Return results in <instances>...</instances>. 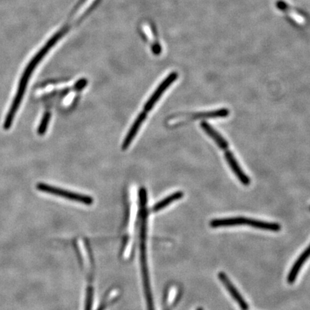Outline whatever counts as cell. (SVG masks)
<instances>
[{
	"instance_id": "14",
	"label": "cell",
	"mask_w": 310,
	"mask_h": 310,
	"mask_svg": "<svg viewBox=\"0 0 310 310\" xmlns=\"http://www.w3.org/2000/svg\"><path fill=\"white\" fill-rule=\"evenodd\" d=\"M50 117L51 115L50 112H45V114H44L43 118H42L41 122H40V125H39V127L38 128V135L43 136L45 135V132L47 131L49 122H50Z\"/></svg>"
},
{
	"instance_id": "12",
	"label": "cell",
	"mask_w": 310,
	"mask_h": 310,
	"mask_svg": "<svg viewBox=\"0 0 310 310\" xmlns=\"http://www.w3.org/2000/svg\"><path fill=\"white\" fill-rule=\"evenodd\" d=\"M276 6H277V8H279V10H282L283 12L288 14V15H290L294 20L296 21L297 23L302 24L305 22V19H304V17L299 15V14L297 13L295 10H292V9L291 8L287 3H285V2H277Z\"/></svg>"
},
{
	"instance_id": "15",
	"label": "cell",
	"mask_w": 310,
	"mask_h": 310,
	"mask_svg": "<svg viewBox=\"0 0 310 310\" xmlns=\"http://www.w3.org/2000/svg\"><path fill=\"white\" fill-rule=\"evenodd\" d=\"M93 303V289L89 287L87 290V296H86V310L92 309Z\"/></svg>"
},
{
	"instance_id": "4",
	"label": "cell",
	"mask_w": 310,
	"mask_h": 310,
	"mask_svg": "<svg viewBox=\"0 0 310 310\" xmlns=\"http://www.w3.org/2000/svg\"><path fill=\"white\" fill-rule=\"evenodd\" d=\"M37 188L40 191L44 192V193L53 194L56 196L68 199V200L85 204V205H91L93 202V198L88 195L73 193V192L63 190L61 188H56V187L49 186L45 183H38L37 185Z\"/></svg>"
},
{
	"instance_id": "13",
	"label": "cell",
	"mask_w": 310,
	"mask_h": 310,
	"mask_svg": "<svg viewBox=\"0 0 310 310\" xmlns=\"http://www.w3.org/2000/svg\"><path fill=\"white\" fill-rule=\"evenodd\" d=\"M183 195H183V192H176V193L170 195V196L167 197V198H164L163 200L158 202V203L153 207L152 211H154V212H157V211H159L160 210L165 209L166 206L170 205L172 202L182 198Z\"/></svg>"
},
{
	"instance_id": "10",
	"label": "cell",
	"mask_w": 310,
	"mask_h": 310,
	"mask_svg": "<svg viewBox=\"0 0 310 310\" xmlns=\"http://www.w3.org/2000/svg\"><path fill=\"white\" fill-rule=\"evenodd\" d=\"M310 256V245L309 247L306 248L305 251L303 252L301 256L297 259L296 261L295 264L291 269L290 274L288 276V282L290 283H293L295 282L296 278L298 275L299 271H300L301 268L302 267L303 264L305 263L306 261L309 259Z\"/></svg>"
},
{
	"instance_id": "7",
	"label": "cell",
	"mask_w": 310,
	"mask_h": 310,
	"mask_svg": "<svg viewBox=\"0 0 310 310\" xmlns=\"http://www.w3.org/2000/svg\"><path fill=\"white\" fill-rule=\"evenodd\" d=\"M225 160L228 163V166L231 169L232 172L237 176L239 180L242 183L244 186H249L251 180L248 175L244 173V170H242L237 159H236L234 155L232 152L228 150L225 151Z\"/></svg>"
},
{
	"instance_id": "3",
	"label": "cell",
	"mask_w": 310,
	"mask_h": 310,
	"mask_svg": "<svg viewBox=\"0 0 310 310\" xmlns=\"http://www.w3.org/2000/svg\"><path fill=\"white\" fill-rule=\"evenodd\" d=\"M146 202H140L142 214V226H141V263H142V272H143L144 289H145L146 297H147L148 306L149 310H154L153 306L152 297H151L150 285L149 281V273H148L147 260H146V224H147V211H146Z\"/></svg>"
},
{
	"instance_id": "2",
	"label": "cell",
	"mask_w": 310,
	"mask_h": 310,
	"mask_svg": "<svg viewBox=\"0 0 310 310\" xmlns=\"http://www.w3.org/2000/svg\"><path fill=\"white\" fill-rule=\"evenodd\" d=\"M210 225L212 228L237 226V225H249V226L253 227L255 228L270 230V231L278 232L281 230V225L279 223H269V222L242 217L215 219L211 221Z\"/></svg>"
},
{
	"instance_id": "5",
	"label": "cell",
	"mask_w": 310,
	"mask_h": 310,
	"mask_svg": "<svg viewBox=\"0 0 310 310\" xmlns=\"http://www.w3.org/2000/svg\"><path fill=\"white\" fill-rule=\"evenodd\" d=\"M177 77H178V74L176 72H172L168 76L164 79L163 82L157 88L154 92L152 93L150 98L148 99L147 103L144 105V109L146 112H150L156 105L157 102L159 101L160 97L163 96L164 92L170 87L171 84H173L177 80Z\"/></svg>"
},
{
	"instance_id": "8",
	"label": "cell",
	"mask_w": 310,
	"mask_h": 310,
	"mask_svg": "<svg viewBox=\"0 0 310 310\" xmlns=\"http://www.w3.org/2000/svg\"><path fill=\"white\" fill-rule=\"evenodd\" d=\"M147 118V112H141L137 116V119L132 124V127L130 128V131H128L127 135L125 137L124 142L122 144V149L123 150H126L130 147V144L135 140L136 135L138 133L139 130H140L141 126L143 124L144 120Z\"/></svg>"
},
{
	"instance_id": "11",
	"label": "cell",
	"mask_w": 310,
	"mask_h": 310,
	"mask_svg": "<svg viewBox=\"0 0 310 310\" xmlns=\"http://www.w3.org/2000/svg\"><path fill=\"white\" fill-rule=\"evenodd\" d=\"M230 112L228 109H221L211 112H199L194 114L193 119H211V118H225L228 116Z\"/></svg>"
},
{
	"instance_id": "1",
	"label": "cell",
	"mask_w": 310,
	"mask_h": 310,
	"mask_svg": "<svg viewBox=\"0 0 310 310\" xmlns=\"http://www.w3.org/2000/svg\"><path fill=\"white\" fill-rule=\"evenodd\" d=\"M66 33V30L61 28V31L57 32L56 34H54V36L51 37L49 39L47 43L42 47L41 50H39L38 54L35 55V56L33 57L31 62L26 67L25 70H24L23 74H22V76L21 77L20 82H19L17 92L16 93L14 101L12 102V105L11 107H10L8 115H7L6 119H5L4 125H3V127H4L5 130H8L11 127L16 113L18 110L21 101H22V98H23L24 92H25L28 81H29L30 77H31V75L33 74V71H34L35 68L38 66L39 63L43 59V58L46 56L49 50L61 40L63 36H64Z\"/></svg>"
},
{
	"instance_id": "9",
	"label": "cell",
	"mask_w": 310,
	"mask_h": 310,
	"mask_svg": "<svg viewBox=\"0 0 310 310\" xmlns=\"http://www.w3.org/2000/svg\"><path fill=\"white\" fill-rule=\"evenodd\" d=\"M200 126H201L202 130H204V132H205L212 140H214V142H216L218 147L221 148L222 150H228V142H227L226 140H225L224 137H223L219 132L216 131L214 128H213L212 126H211L209 123L206 122V121H202V122L200 123Z\"/></svg>"
},
{
	"instance_id": "16",
	"label": "cell",
	"mask_w": 310,
	"mask_h": 310,
	"mask_svg": "<svg viewBox=\"0 0 310 310\" xmlns=\"http://www.w3.org/2000/svg\"><path fill=\"white\" fill-rule=\"evenodd\" d=\"M198 310H203L202 309V308H199V309H198Z\"/></svg>"
},
{
	"instance_id": "6",
	"label": "cell",
	"mask_w": 310,
	"mask_h": 310,
	"mask_svg": "<svg viewBox=\"0 0 310 310\" xmlns=\"http://www.w3.org/2000/svg\"><path fill=\"white\" fill-rule=\"evenodd\" d=\"M218 278L221 280V282L224 285L227 290L228 291L229 293L232 296L234 300L237 301L241 309L242 310H248V303L244 300L242 296L241 295L237 289L232 285L226 274L224 272H220L218 274Z\"/></svg>"
}]
</instances>
